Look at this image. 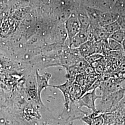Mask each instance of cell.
<instances>
[{
    "instance_id": "6da1fadb",
    "label": "cell",
    "mask_w": 125,
    "mask_h": 125,
    "mask_svg": "<svg viewBox=\"0 0 125 125\" xmlns=\"http://www.w3.org/2000/svg\"><path fill=\"white\" fill-rule=\"evenodd\" d=\"M125 94V87L106 96L102 97L101 108L97 110L102 113L116 110V107Z\"/></svg>"
},
{
    "instance_id": "7a4b0ae2",
    "label": "cell",
    "mask_w": 125,
    "mask_h": 125,
    "mask_svg": "<svg viewBox=\"0 0 125 125\" xmlns=\"http://www.w3.org/2000/svg\"><path fill=\"white\" fill-rule=\"evenodd\" d=\"M64 26L68 42H70L82 28L80 22L75 11L72 12L65 21Z\"/></svg>"
},
{
    "instance_id": "3957f363",
    "label": "cell",
    "mask_w": 125,
    "mask_h": 125,
    "mask_svg": "<svg viewBox=\"0 0 125 125\" xmlns=\"http://www.w3.org/2000/svg\"><path fill=\"white\" fill-rule=\"evenodd\" d=\"M83 6L101 11H111L117 0H78Z\"/></svg>"
},
{
    "instance_id": "277c9868",
    "label": "cell",
    "mask_w": 125,
    "mask_h": 125,
    "mask_svg": "<svg viewBox=\"0 0 125 125\" xmlns=\"http://www.w3.org/2000/svg\"><path fill=\"white\" fill-rule=\"evenodd\" d=\"M101 98L102 96L97 95L96 89H94L86 92L78 102H76V103L77 106L80 108L83 107H86L91 109L93 112H95L97 110L95 105L96 100Z\"/></svg>"
},
{
    "instance_id": "5b68a950",
    "label": "cell",
    "mask_w": 125,
    "mask_h": 125,
    "mask_svg": "<svg viewBox=\"0 0 125 125\" xmlns=\"http://www.w3.org/2000/svg\"><path fill=\"white\" fill-rule=\"evenodd\" d=\"M74 83V81L70 79H67L66 81L62 84L58 85H50L49 86V87L58 89L62 93L64 99V106L65 108V110L66 113H68L70 110V105L72 103L70 99V93L72 85Z\"/></svg>"
},
{
    "instance_id": "8992f818",
    "label": "cell",
    "mask_w": 125,
    "mask_h": 125,
    "mask_svg": "<svg viewBox=\"0 0 125 125\" xmlns=\"http://www.w3.org/2000/svg\"><path fill=\"white\" fill-rule=\"evenodd\" d=\"M77 49L81 57L85 59L94 54H98V44L94 40H88Z\"/></svg>"
},
{
    "instance_id": "52a82bcc",
    "label": "cell",
    "mask_w": 125,
    "mask_h": 125,
    "mask_svg": "<svg viewBox=\"0 0 125 125\" xmlns=\"http://www.w3.org/2000/svg\"><path fill=\"white\" fill-rule=\"evenodd\" d=\"M89 28H82L71 41L68 42L69 47L71 48H78L81 45L89 40Z\"/></svg>"
},
{
    "instance_id": "ba28073f",
    "label": "cell",
    "mask_w": 125,
    "mask_h": 125,
    "mask_svg": "<svg viewBox=\"0 0 125 125\" xmlns=\"http://www.w3.org/2000/svg\"><path fill=\"white\" fill-rule=\"evenodd\" d=\"M36 75L38 95L40 103L43 105L41 97V93L44 89L49 87V81L52 77V75L50 73L46 72L41 75L39 74L38 71H36Z\"/></svg>"
},
{
    "instance_id": "9c48e42d",
    "label": "cell",
    "mask_w": 125,
    "mask_h": 125,
    "mask_svg": "<svg viewBox=\"0 0 125 125\" xmlns=\"http://www.w3.org/2000/svg\"><path fill=\"white\" fill-rule=\"evenodd\" d=\"M120 16L112 11H102L101 14L99 25L104 27L118 20Z\"/></svg>"
},
{
    "instance_id": "30bf717a",
    "label": "cell",
    "mask_w": 125,
    "mask_h": 125,
    "mask_svg": "<svg viewBox=\"0 0 125 125\" xmlns=\"http://www.w3.org/2000/svg\"><path fill=\"white\" fill-rule=\"evenodd\" d=\"M85 10L89 17L91 26L93 27L100 26L99 22L101 12L102 11L94 8L85 7Z\"/></svg>"
},
{
    "instance_id": "8fae6325",
    "label": "cell",
    "mask_w": 125,
    "mask_h": 125,
    "mask_svg": "<svg viewBox=\"0 0 125 125\" xmlns=\"http://www.w3.org/2000/svg\"><path fill=\"white\" fill-rule=\"evenodd\" d=\"M70 99L72 103H76L82 97L83 90L80 86L74 83L72 85L70 90Z\"/></svg>"
},
{
    "instance_id": "7c38bea8",
    "label": "cell",
    "mask_w": 125,
    "mask_h": 125,
    "mask_svg": "<svg viewBox=\"0 0 125 125\" xmlns=\"http://www.w3.org/2000/svg\"><path fill=\"white\" fill-rule=\"evenodd\" d=\"M111 11L120 17H125V0H117Z\"/></svg>"
},
{
    "instance_id": "4fadbf2b",
    "label": "cell",
    "mask_w": 125,
    "mask_h": 125,
    "mask_svg": "<svg viewBox=\"0 0 125 125\" xmlns=\"http://www.w3.org/2000/svg\"><path fill=\"white\" fill-rule=\"evenodd\" d=\"M91 118L90 125H104L105 120L103 116V113L99 110L93 112L90 115Z\"/></svg>"
},
{
    "instance_id": "5bb4252c",
    "label": "cell",
    "mask_w": 125,
    "mask_h": 125,
    "mask_svg": "<svg viewBox=\"0 0 125 125\" xmlns=\"http://www.w3.org/2000/svg\"><path fill=\"white\" fill-rule=\"evenodd\" d=\"M103 28L109 34H111L115 32L120 29L121 28L119 23L118 21V20L114 22L108 24L106 26L103 27Z\"/></svg>"
},
{
    "instance_id": "9a60e30c",
    "label": "cell",
    "mask_w": 125,
    "mask_h": 125,
    "mask_svg": "<svg viewBox=\"0 0 125 125\" xmlns=\"http://www.w3.org/2000/svg\"><path fill=\"white\" fill-rule=\"evenodd\" d=\"M109 38L122 44L123 40L125 39V32L121 29L111 34Z\"/></svg>"
},
{
    "instance_id": "2e32d148",
    "label": "cell",
    "mask_w": 125,
    "mask_h": 125,
    "mask_svg": "<svg viewBox=\"0 0 125 125\" xmlns=\"http://www.w3.org/2000/svg\"><path fill=\"white\" fill-rule=\"evenodd\" d=\"M107 44L109 49L112 51H122V47L121 44L114 40L111 38L107 40Z\"/></svg>"
},
{
    "instance_id": "e0dca14e",
    "label": "cell",
    "mask_w": 125,
    "mask_h": 125,
    "mask_svg": "<svg viewBox=\"0 0 125 125\" xmlns=\"http://www.w3.org/2000/svg\"><path fill=\"white\" fill-rule=\"evenodd\" d=\"M104 58V56L101 54H94L89 57L85 58V59L88 62L90 65L94 62L102 60Z\"/></svg>"
},
{
    "instance_id": "ac0fdd59",
    "label": "cell",
    "mask_w": 125,
    "mask_h": 125,
    "mask_svg": "<svg viewBox=\"0 0 125 125\" xmlns=\"http://www.w3.org/2000/svg\"><path fill=\"white\" fill-rule=\"evenodd\" d=\"M118 110L119 113L123 116H125V94L123 97L118 104L116 110Z\"/></svg>"
},
{
    "instance_id": "d6986e66",
    "label": "cell",
    "mask_w": 125,
    "mask_h": 125,
    "mask_svg": "<svg viewBox=\"0 0 125 125\" xmlns=\"http://www.w3.org/2000/svg\"><path fill=\"white\" fill-rule=\"evenodd\" d=\"M121 29L125 32V17H119L118 19Z\"/></svg>"
},
{
    "instance_id": "ffe728a7",
    "label": "cell",
    "mask_w": 125,
    "mask_h": 125,
    "mask_svg": "<svg viewBox=\"0 0 125 125\" xmlns=\"http://www.w3.org/2000/svg\"><path fill=\"white\" fill-rule=\"evenodd\" d=\"M119 72L122 74H125V59L121 62L119 65Z\"/></svg>"
},
{
    "instance_id": "44dd1931",
    "label": "cell",
    "mask_w": 125,
    "mask_h": 125,
    "mask_svg": "<svg viewBox=\"0 0 125 125\" xmlns=\"http://www.w3.org/2000/svg\"><path fill=\"white\" fill-rule=\"evenodd\" d=\"M121 45H122V51H123L124 54V56H125V39L122 42Z\"/></svg>"
},
{
    "instance_id": "7402d4cb",
    "label": "cell",
    "mask_w": 125,
    "mask_h": 125,
    "mask_svg": "<svg viewBox=\"0 0 125 125\" xmlns=\"http://www.w3.org/2000/svg\"><path fill=\"white\" fill-rule=\"evenodd\" d=\"M68 125H72V123H70L68 124Z\"/></svg>"
},
{
    "instance_id": "603a6c76",
    "label": "cell",
    "mask_w": 125,
    "mask_h": 125,
    "mask_svg": "<svg viewBox=\"0 0 125 125\" xmlns=\"http://www.w3.org/2000/svg\"><path fill=\"white\" fill-rule=\"evenodd\" d=\"M87 125V124H86V125Z\"/></svg>"
}]
</instances>
